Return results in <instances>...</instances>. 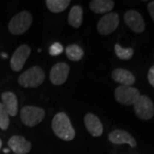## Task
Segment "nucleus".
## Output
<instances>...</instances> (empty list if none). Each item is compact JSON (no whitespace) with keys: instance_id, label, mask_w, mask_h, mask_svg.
<instances>
[{"instance_id":"nucleus-1","label":"nucleus","mask_w":154,"mask_h":154,"mask_svg":"<svg viewBox=\"0 0 154 154\" xmlns=\"http://www.w3.org/2000/svg\"><path fill=\"white\" fill-rule=\"evenodd\" d=\"M51 127L56 135L65 141H70L75 136V130L72 127L70 119L63 112L57 113L54 116Z\"/></svg>"},{"instance_id":"nucleus-2","label":"nucleus","mask_w":154,"mask_h":154,"mask_svg":"<svg viewBox=\"0 0 154 154\" xmlns=\"http://www.w3.org/2000/svg\"><path fill=\"white\" fill-rule=\"evenodd\" d=\"M33 22V17L28 11H23L11 18L9 22V31L14 35H20L27 32Z\"/></svg>"},{"instance_id":"nucleus-3","label":"nucleus","mask_w":154,"mask_h":154,"mask_svg":"<svg viewBox=\"0 0 154 154\" xmlns=\"http://www.w3.org/2000/svg\"><path fill=\"white\" fill-rule=\"evenodd\" d=\"M45 77V72L40 67L33 66L22 73L18 82L24 88H37L43 83Z\"/></svg>"},{"instance_id":"nucleus-4","label":"nucleus","mask_w":154,"mask_h":154,"mask_svg":"<svg viewBox=\"0 0 154 154\" xmlns=\"http://www.w3.org/2000/svg\"><path fill=\"white\" fill-rule=\"evenodd\" d=\"M134 110L140 120L147 121L154 116V105L152 99L146 95H140L134 104Z\"/></svg>"},{"instance_id":"nucleus-5","label":"nucleus","mask_w":154,"mask_h":154,"mask_svg":"<svg viewBox=\"0 0 154 154\" xmlns=\"http://www.w3.org/2000/svg\"><path fill=\"white\" fill-rule=\"evenodd\" d=\"M45 117V110L36 106H25L21 110L22 122L28 127H34Z\"/></svg>"},{"instance_id":"nucleus-6","label":"nucleus","mask_w":154,"mask_h":154,"mask_svg":"<svg viewBox=\"0 0 154 154\" xmlns=\"http://www.w3.org/2000/svg\"><path fill=\"white\" fill-rule=\"evenodd\" d=\"M140 96L137 88L129 86H119L116 88L115 98L118 103L123 105H132Z\"/></svg>"},{"instance_id":"nucleus-7","label":"nucleus","mask_w":154,"mask_h":154,"mask_svg":"<svg viewBox=\"0 0 154 154\" xmlns=\"http://www.w3.org/2000/svg\"><path fill=\"white\" fill-rule=\"evenodd\" d=\"M119 25V16L116 12H110L105 15L98 22L97 29L102 35L112 33Z\"/></svg>"},{"instance_id":"nucleus-8","label":"nucleus","mask_w":154,"mask_h":154,"mask_svg":"<svg viewBox=\"0 0 154 154\" xmlns=\"http://www.w3.org/2000/svg\"><path fill=\"white\" fill-rule=\"evenodd\" d=\"M31 54V49L28 45H22L17 48L11 58V68L12 70L18 72L22 69L26 61Z\"/></svg>"},{"instance_id":"nucleus-9","label":"nucleus","mask_w":154,"mask_h":154,"mask_svg":"<svg viewBox=\"0 0 154 154\" xmlns=\"http://www.w3.org/2000/svg\"><path fill=\"white\" fill-rule=\"evenodd\" d=\"M124 22L128 28L134 33H143L146 25L142 16L136 11L130 10L124 14Z\"/></svg>"},{"instance_id":"nucleus-10","label":"nucleus","mask_w":154,"mask_h":154,"mask_svg":"<svg viewBox=\"0 0 154 154\" xmlns=\"http://www.w3.org/2000/svg\"><path fill=\"white\" fill-rule=\"evenodd\" d=\"M69 73V67L65 63H58L51 68L50 80L55 86H60L66 82Z\"/></svg>"},{"instance_id":"nucleus-11","label":"nucleus","mask_w":154,"mask_h":154,"mask_svg":"<svg viewBox=\"0 0 154 154\" xmlns=\"http://www.w3.org/2000/svg\"><path fill=\"white\" fill-rule=\"evenodd\" d=\"M8 146L11 151L16 154H27L32 148L31 143L21 135L12 136L8 141Z\"/></svg>"},{"instance_id":"nucleus-12","label":"nucleus","mask_w":154,"mask_h":154,"mask_svg":"<svg viewBox=\"0 0 154 154\" xmlns=\"http://www.w3.org/2000/svg\"><path fill=\"white\" fill-rule=\"evenodd\" d=\"M109 140L115 145L128 144L131 147L136 146V140L132 135L127 131L122 129H116L109 134Z\"/></svg>"},{"instance_id":"nucleus-13","label":"nucleus","mask_w":154,"mask_h":154,"mask_svg":"<svg viewBox=\"0 0 154 154\" xmlns=\"http://www.w3.org/2000/svg\"><path fill=\"white\" fill-rule=\"evenodd\" d=\"M85 125L89 134L94 137L101 136L103 134V124L99 117L93 113H88L84 117Z\"/></svg>"},{"instance_id":"nucleus-14","label":"nucleus","mask_w":154,"mask_h":154,"mask_svg":"<svg viewBox=\"0 0 154 154\" xmlns=\"http://www.w3.org/2000/svg\"><path fill=\"white\" fill-rule=\"evenodd\" d=\"M2 105L7 110L9 116H15L18 113V101L16 94L11 92H5L1 95Z\"/></svg>"},{"instance_id":"nucleus-15","label":"nucleus","mask_w":154,"mask_h":154,"mask_svg":"<svg viewBox=\"0 0 154 154\" xmlns=\"http://www.w3.org/2000/svg\"><path fill=\"white\" fill-rule=\"evenodd\" d=\"M112 79L122 86H129L131 87L135 82V78L132 73L124 69H116L111 74Z\"/></svg>"},{"instance_id":"nucleus-16","label":"nucleus","mask_w":154,"mask_h":154,"mask_svg":"<svg viewBox=\"0 0 154 154\" xmlns=\"http://www.w3.org/2000/svg\"><path fill=\"white\" fill-rule=\"evenodd\" d=\"M115 3L110 0H93L90 3V9L96 14H105L110 11Z\"/></svg>"},{"instance_id":"nucleus-17","label":"nucleus","mask_w":154,"mask_h":154,"mask_svg":"<svg viewBox=\"0 0 154 154\" xmlns=\"http://www.w3.org/2000/svg\"><path fill=\"white\" fill-rule=\"evenodd\" d=\"M83 19V10L80 5H75L71 8L69 14V23L75 28L81 27Z\"/></svg>"},{"instance_id":"nucleus-18","label":"nucleus","mask_w":154,"mask_h":154,"mask_svg":"<svg viewBox=\"0 0 154 154\" xmlns=\"http://www.w3.org/2000/svg\"><path fill=\"white\" fill-rule=\"evenodd\" d=\"M70 4L69 0H46L45 5L48 10L53 13H59L68 8Z\"/></svg>"},{"instance_id":"nucleus-19","label":"nucleus","mask_w":154,"mask_h":154,"mask_svg":"<svg viewBox=\"0 0 154 154\" xmlns=\"http://www.w3.org/2000/svg\"><path fill=\"white\" fill-rule=\"evenodd\" d=\"M68 58L71 61H80L84 55L83 49L78 45H69L66 47L65 50Z\"/></svg>"},{"instance_id":"nucleus-20","label":"nucleus","mask_w":154,"mask_h":154,"mask_svg":"<svg viewBox=\"0 0 154 154\" xmlns=\"http://www.w3.org/2000/svg\"><path fill=\"white\" fill-rule=\"evenodd\" d=\"M116 55L122 60H128L134 55V50L132 48H122L120 45H115Z\"/></svg>"},{"instance_id":"nucleus-21","label":"nucleus","mask_w":154,"mask_h":154,"mask_svg":"<svg viewBox=\"0 0 154 154\" xmlns=\"http://www.w3.org/2000/svg\"><path fill=\"white\" fill-rule=\"evenodd\" d=\"M9 125H10L9 114L5 110V108L4 107V105H2V103H0V128L2 130H7Z\"/></svg>"},{"instance_id":"nucleus-22","label":"nucleus","mask_w":154,"mask_h":154,"mask_svg":"<svg viewBox=\"0 0 154 154\" xmlns=\"http://www.w3.org/2000/svg\"><path fill=\"white\" fill-rule=\"evenodd\" d=\"M63 51V46L58 42L52 44L49 48V53L51 56L59 55Z\"/></svg>"},{"instance_id":"nucleus-23","label":"nucleus","mask_w":154,"mask_h":154,"mask_svg":"<svg viewBox=\"0 0 154 154\" xmlns=\"http://www.w3.org/2000/svg\"><path fill=\"white\" fill-rule=\"evenodd\" d=\"M147 79H148V82L151 84V86H152L154 88V65L151 67L149 69L148 74H147Z\"/></svg>"},{"instance_id":"nucleus-24","label":"nucleus","mask_w":154,"mask_h":154,"mask_svg":"<svg viewBox=\"0 0 154 154\" xmlns=\"http://www.w3.org/2000/svg\"><path fill=\"white\" fill-rule=\"evenodd\" d=\"M147 10H148L149 14L152 17V21L154 22V1L150 2L148 5H147Z\"/></svg>"},{"instance_id":"nucleus-25","label":"nucleus","mask_w":154,"mask_h":154,"mask_svg":"<svg viewBox=\"0 0 154 154\" xmlns=\"http://www.w3.org/2000/svg\"><path fill=\"white\" fill-rule=\"evenodd\" d=\"M1 57H3V58H7V54L6 53H1Z\"/></svg>"},{"instance_id":"nucleus-26","label":"nucleus","mask_w":154,"mask_h":154,"mask_svg":"<svg viewBox=\"0 0 154 154\" xmlns=\"http://www.w3.org/2000/svg\"><path fill=\"white\" fill-rule=\"evenodd\" d=\"M4 152H10V150H9V149H5V150H4Z\"/></svg>"},{"instance_id":"nucleus-27","label":"nucleus","mask_w":154,"mask_h":154,"mask_svg":"<svg viewBox=\"0 0 154 154\" xmlns=\"http://www.w3.org/2000/svg\"><path fill=\"white\" fill-rule=\"evenodd\" d=\"M2 147V140H1V139H0V149Z\"/></svg>"}]
</instances>
